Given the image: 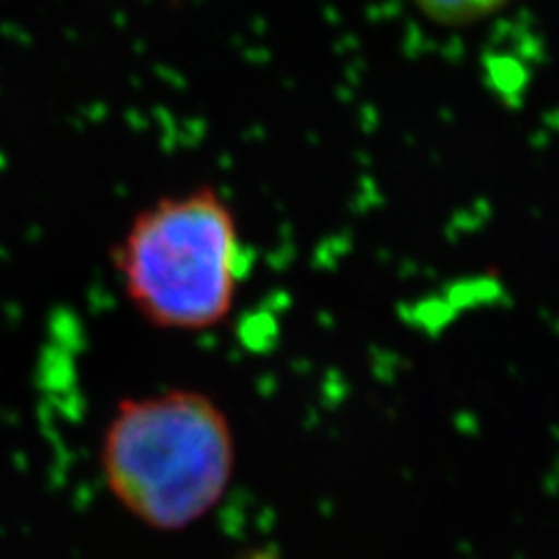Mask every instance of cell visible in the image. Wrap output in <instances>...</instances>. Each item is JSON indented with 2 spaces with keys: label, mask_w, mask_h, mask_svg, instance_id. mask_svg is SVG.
Returning <instances> with one entry per match:
<instances>
[{
  "label": "cell",
  "mask_w": 559,
  "mask_h": 559,
  "mask_svg": "<svg viewBox=\"0 0 559 559\" xmlns=\"http://www.w3.org/2000/svg\"><path fill=\"white\" fill-rule=\"evenodd\" d=\"M100 468L115 501L156 532H182L213 513L236 474L226 413L197 390L119 401L100 441Z\"/></svg>",
  "instance_id": "1"
},
{
  "label": "cell",
  "mask_w": 559,
  "mask_h": 559,
  "mask_svg": "<svg viewBox=\"0 0 559 559\" xmlns=\"http://www.w3.org/2000/svg\"><path fill=\"white\" fill-rule=\"evenodd\" d=\"M242 264L234 210L205 185L140 210L115 250L133 310L170 331H203L229 318Z\"/></svg>",
  "instance_id": "2"
},
{
  "label": "cell",
  "mask_w": 559,
  "mask_h": 559,
  "mask_svg": "<svg viewBox=\"0 0 559 559\" xmlns=\"http://www.w3.org/2000/svg\"><path fill=\"white\" fill-rule=\"evenodd\" d=\"M413 3L431 22L445 26H464L499 12L511 0H413Z\"/></svg>",
  "instance_id": "3"
}]
</instances>
